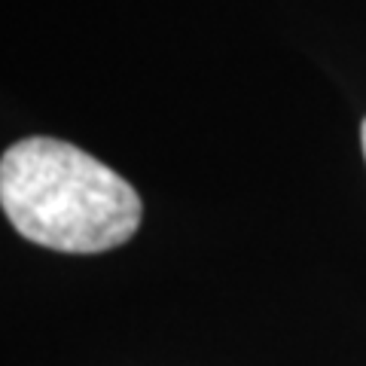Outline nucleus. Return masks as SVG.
I'll return each mask as SVG.
<instances>
[{
  "label": "nucleus",
  "mask_w": 366,
  "mask_h": 366,
  "mask_svg": "<svg viewBox=\"0 0 366 366\" xmlns=\"http://www.w3.org/2000/svg\"><path fill=\"white\" fill-rule=\"evenodd\" d=\"M360 144H363V156H366V119H363V125H360Z\"/></svg>",
  "instance_id": "obj_2"
},
{
  "label": "nucleus",
  "mask_w": 366,
  "mask_h": 366,
  "mask_svg": "<svg viewBox=\"0 0 366 366\" xmlns=\"http://www.w3.org/2000/svg\"><path fill=\"white\" fill-rule=\"evenodd\" d=\"M0 204L19 235L64 254H104L141 226L132 183L59 137H25L4 153Z\"/></svg>",
  "instance_id": "obj_1"
}]
</instances>
